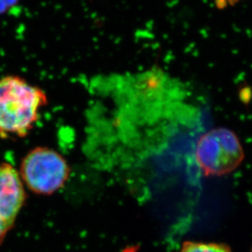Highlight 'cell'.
<instances>
[{
  "mask_svg": "<svg viewBox=\"0 0 252 252\" xmlns=\"http://www.w3.org/2000/svg\"><path fill=\"white\" fill-rule=\"evenodd\" d=\"M179 252H233L225 244L202 242H185Z\"/></svg>",
  "mask_w": 252,
  "mask_h": 252,
  "instance_id": "obj_5",
  "label": "cell"
},
{
  "mask_svg": "<svg viewBox=\"0 0 252 252\" xmlns=\"http://www.w3.org/2000/svg\"><path fill=\"white\" fill-rule=\"evenodd\" d=\"M46 94L17 76L0 80V133L23 136L33 127Z\"/></svg>",
  "mask_w": 252,
  "mask_h": 252,
  "instance_id": "obj_1",
  "label": "cell"
},
{
  "mask_svg": "<svg viewBox=\"0 0 252 252\" xmlns=\"http://www.w3.org/2000/svg\"><path fill=\"white\" fill-rule=\"evenodd\" d=\"M21 174L32 191L49 195L65 185L70 169L65 158L56 151L36 148L22 160Z\"/></svg>",
  "mask_w": 252,
  "mask_h": 252,
  "instance_id": "obj_3",
  "label": "cell"
},
{
  "mask_svg": "<svg viewBox=\"0 0 252 252\" xmlns=\"http://www.w3.org/2000/svg\"><path fill=\"white\" fill-rule=\"evenodd\" d=\"M17 0H0V13L14 4Z\"/></svg>",
  "mask_w": 252,
  "mask_h": 252,
  "instance_id": "obj_7",
  "label": "cell"
},
{
  "mask_svg": "<svg viewBox=\"0 0 252 252\" xmlns=\"http://www.w3.org/2000/svg\"><path fill=\"white\" fill-rule=\"evenodd\" d=\"M25 201V191L17 171L0 164V243L12 228Z\"/></svg>",
  "mask_w": 252,
  "mask_h": 252,
  "instance_id": "obj_4",
  "label": "cell"
},
{
  "mask_svg": "<svg viewBox=\"0 0 252 252\" xmlns=\"http://www.w3.org/2000/svg\"></svg>",
  "mask_w": 252,
  "mask_h": 252,
  "instance_id": "obj_9",
  "label": "cell"
},
{
  "mask_svg": "<svg viewBox=\"0 0 252 252\" xmlns=\"http://www.w3.org/2000/svg\"><path fill=\"white\" fill-rule=\"evenodd\" d=\"M138 248L139 247L138 245L129 246L123 249L122 252H138Z\"/></svg>",
  "mask_w": 252,
  "mask_h": 252,
  "instance_id": "obj_8",
  "label": "cell"
},
{
  "mask_svg": "<svg viewBox=\"0 0 252 252\" xmlns=\"http://www.w3.org/2000/svg\"><path fill=\"white\" fill-rule=\"evenodd\" d=\"M243 159L244 152L240 141L228 128L209 131L197 142L196 160L207 176H221L233 172Z\"/></svg>",
  "mask_w": 252,
  "mask_h": 252,
  "instance_id": "obj_2",
  "label": "cell"
},
{
  "mask_svg": "<svg viewBox=\"0 0 252 252\" xmlns=\"http://www.w3.org/2000/svg\"><path fill=\"white\" fill-rule=\"evenodd\" d=\"M241 1H243V0H216V2L217 7L223 8V7H228V6H233Z\"/></svg>",
  "mask_w": 252,
  "mask_h": 252,
  "instance_id": "obj_6",
  "label": "cell"
}]
</instances>
